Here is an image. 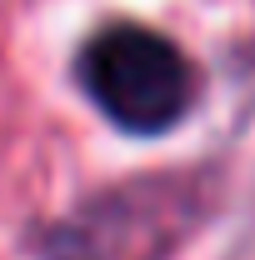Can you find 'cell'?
<instances>
[{
	"mask_svg": "<svg viewBox=\"0 0 255 260\" xmlns=\"http://www.w3.org/2000/svg\"><path fill=\"white\" fill-rule=\"evenodd\" d=\"M80 85L130 135L170 130L195 100L190 60L175 40L145 25H105L80 50Z\"/></svg>",
	"mask_w": 255,
	"mask_h": 260,
	"instance_id": "obj_2",
	"label": "cell"
},
{
	"mask_svg": "<svg viewBox=\"0 0 255 260\" xmlns=\"http://www.w3.org/2000/svg\"><path fill=\"white\" fill-rule=\"evenodd\" d=\"M210 175H145L80 205L45 235V260H165L210 210Z\"/></svg>",
	"mask_w": 255,
	"mask_h": 260,
	"instance_id": "obj_1",
	"label": "cell"
}]
</instances>
